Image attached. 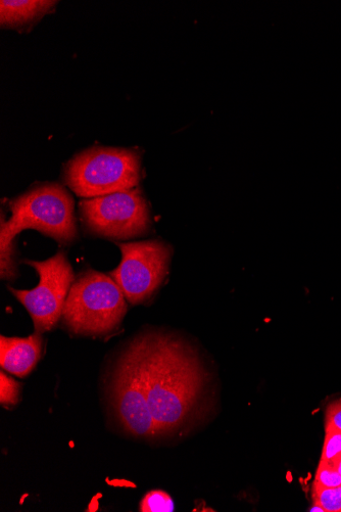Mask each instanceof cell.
<instances>
[{
  "mask_svg": "<svg viewBox=\"0 0 341 512\" xmlns=\"http://www.w3.org/2000/svg\"><path fill=\"white\" fill-rule=\"evenodd\" d=\"M157 439L185 429L202 412L209 374L184 340L161 331L136 337Z\"/></svg>",
  "mask_w": 341,
  "mask_h": 512,
  "instance_id": "obj_1",
  "label": "cell"
},
{
  "mask_svg": "<svg viewBox=\"0 0 341 512\" xmlns=\"http://www.w3.org/2000/svg\"><path fill=\"white\" fill-rule=\"evenodd\" d=\"M12 217L0 225V274L13 282L18 276L15 239L22 230L35 229L62 245L78 238L75 205L63 185L48 182L35 185L11 202Z\"/></svg>",
  "mask_w": 341,
  "mask_h": 512,
  "instance_id": "obj_2",
  "label": "cell"
},
{
  "mask_svg": "<svg viewBox=\"0 0 341 512\" xmlns=\"http://www.w3.org/2000/svg\"><path fill=\"white\" fill-rule=\"evenodd\" d=\"M127 310V300L114 279L88 269L76 276L61 320L74 335L106 337L119 330Z\"/></svg>",
  "mask_w": 341,
  "mask_h": 512,
  "instance_id": "obj_3",
  "label": "cell"
},
{
  "mask_svg": "<svg viewBox=\"0 0 341 512\" xmlns=\"http://www.w3.org/2000/svg\"><path fill=\"white\" fill-rule=\"evenodd\" d=\"M107 402L121 432L138 440L157 439L136 338L117 354L107 377Z\"/></svg>",
  "mask_w": 341,
  "mask_h": 512,
  "instance_id": "obj_4",
  "label": "cell"
},
{
  "mask_svg": "<svg viewBox=\"0 0 341 512\" xmlns=\"http://www.w3.org/2000/svg\"><path fill=\"white\" fill-rule=\"evenodd\" d=\"M63 178L83 199L132 190L140 182L141 157L135 150L94 147L70 160Z\"/></svg>",
  "mask_w": 341,
  "mask_h": 512,
  "instance_id": "obj_5",
  "label": "cell"
},
{
  "mask_svg": "<svg viewBox=\"0 0 341 512\" xmlns=\"http://www.w3.org/2000/svg\"><path fill=\"white\" fill-rule=\"evenodd\" d=\"M80 214L89 234L113 241H126L149 234L151 212L141 190L84 199Z\"/></svg>",
  "mask_w": 341,
  "mask_h": 512,
  "instance_id": "obj_6",
  "label": "cell"
},
{
  "mask_svg": "<svg viewBox=\"0 0 341 512\" xmlns=\"http://www.w3.org/2000/svg\"><path fill=\"white\" fill-rule=\"evenodd\" d=\"M120 265L110 276L131 305L148 302L161 288L169 272L173 250L161 240L117 243Z\"/></svg>",
  "mask_w": 341,
  "mask_h": 512,
  "instance_id": "obj_7",
  "label": "cell"
},
{
  "mask_svg": "<svg viewBox=\"0 0 341 512\" xmlns=\"http://www.w3.org/2000/svg\"><path fill=\"white\" fill-rule=\"evenodd\" d=\"M25 263L38 273V286L30 291L13 288L10 291L30 314L35 333L44 334L62 319L76 276L64 251L45 261L25 260Z\"/></svg>",
  "mask_w": 341,
  "mask_h": 512,
  "instance_id": "obj_8",
  "label": "cell"
},
{
  "mask_svg": "<svg viewBox=\"0 0 341 512\" xmlns=\"http://www.w3.org/2000/svg\"><path fill=\"white\" fill-rule=\"evenodd\" d=\"M43 348L42 334L28 338L0 339V364L4 370L18 378H26L36 367Z\"/></svg>",
  "mask_w": 341,
  "mask_h": 512,
  "instance_id": "obj_9",
  "label": "cell"
},
{
  "mask_svg": "<svg viewBox=\"0 0 341 512\" xmlns=\"http://www.w3.org/2000/svg\"><path fill=\"white\" fill-rule=\"evenodd\" d=\"M57 4L47 0H3L0 2V22L3 27L23 30L50 13Z\"/></svg>",
  "mask_w": 341,
  "mask_h": 512,
  "instance_id": "obj_10",
  "label": "cell"
},
{
  "mask_svg": "<svg viewBox=\"0 0 341 512\" xmlns=\"http://www.w3.org/2000/svg\"><path fill=\"white\" fill-rule=\"evenodd\" d=\"M314 504L321 506L325 512H341V485L335 488L313 487Z\"/></svg>",
  "mask_w": 341,
  "mask_h": 512,
  "instance_id": "obj_11",
  "label": "cell"
},
{
  "mask_svg": "<svg viewBox=\"0 0 341 512\" xmlns=\"http://www.w3.org/2000/svg\"><path fill=\"white\" fill-rule=\"evenodd\" d=\"M139 509L142 512H172L174 502L168 493L155 490L143 497Z\"/></svg>",
  "mask_w": 341,
  "mask_h": 512,
  "instance_id": "obj_12",
  "label": "cell"
},
{
  "mask_svg": "<svg viewBox=\"0 0 341 512\" xmlns=\"http://www.w3.org/2000/svg\"><path fill=\"white\" fill-rule=\"evenodd\" d=\"M21 384L10 378L5 371L0 372V403L4 407H14L20 401Z\"/></svg>",
  "mask_w": 341,
  "mask_h": 512,
  "instance_id": "obj_13",
  "label": "cell"
},
{
  "mask_svg": "<svg viewBox=\"0 0 341 512\" xmlns=\"http://www.w3.org/2000/svg\"><path fill=\"white\" fill-rule=\"evenodd\" d=\"M339 457H341V433L335 430H325V440L320 461L333 467L334 462Z\"/></svg>",
  "mask_w": 341,
  "mask_h": 512,
  "instance_id": "obj_14",
  "label": "cell"
},
{
  "mask_svg": "<svg viewBox=\"0 0 341 512\" xmlns=\"http://www.w3.org/2000/svg\"><path fill=\"white\" fill-rule=\"evenodd\" d=\"M314 485L335 488L341 485V476L331 465L320 461Z\"/></svg>",
  "mask_w": 341,
  "mask_h": 512,
  "instance_id": "obj_15",
  "label": "cell"
},
{
  "mask_svg": "<svg viewBox=\"0 0 341 512\" xmlns=\"http://www.w3.org/2000/svg\"><path fill=\"white\" fill-rule=\"evenodd\" d=\"M325 430L341 433V399L331 402L325 411Z\"/></svg>",
  "mask_w": 341,
  "mask_h": 512,
  "instance_id": "obj_16",
  "label": "cell"
},
{
  "mask_svg": "<svg viewBox=\"0 0 341 512\" xmlns=\"http://www.w3.org/2000/svg\"><path fill=\"white\" fill-rule=\"evenodd\" d=\"M333 467L337 470L339 475L341 476V457H339L335 462Z\"/></svg>",
  "mask_w": 341,
  "mask_h": 512,
  "instance_id": "obj_17",
  "label": "cell"
},
{
  "mask_svg": "<svg viewBox=\"0 0 341 512\" xmlns=\"http://www.w3.org/2000/svg\"><path fill=\"white\" fill-rule=\"evenodd\" d=\"M310 511H322V512H325V510L321 506H319L317 504H314V506L310 509Z\"/></svg>",
  "mask_w": 341,
  "mask_h": 512,
  "instance_id": "obj_18",
  "label": "cell"
}]
</instances>
